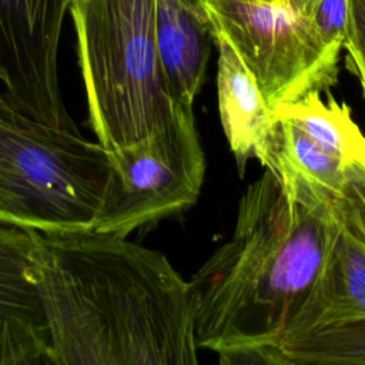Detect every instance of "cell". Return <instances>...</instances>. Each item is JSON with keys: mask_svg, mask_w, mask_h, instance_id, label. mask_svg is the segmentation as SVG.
Masks as SVG:
<instances>
[{"mask_svg": "<svg viewBox=\"0 0 365 365\" xmlns=\"http://www.w3.org/2000/svg\"><path fill=\"white\" fill-rule=\"evenodd\" d=\"M33 237L48 364L198 362L190 284L165 255L96 230Z\"/></svg>", "mask_w": 365, "mask_h": 365, "instance_id": "1", "label": "cell"}, {"mask_svg": "<svg viewBox=\"0 0 365 365\" xmlns=\"http://www.w3.org/2000/svg\"><path fill=\"white\" fill-rule=\"evenodd\" d=\"M331 198L272 170L240 198L234 231L188 281L194 336L220 364L285 365L278 344L328 255Z\"/></svg>", "mask_w": 365, "mask_h": 365, "instance_id": "2", "label": "cell"}, {"mask_svg": "<svg viewBox=\"0 0 365 365\" xmlns=\"http://www.w3.org/2000/svg\"><path fill=\"white\" fill-rule=\"evenodd\" d=\"M88 123L107 150L161 128L174 100L155 38V0H73Z\"/></svg>", "mask_w": 365, "mask_h": 365, "instance_id": "3", "label": "cell"}, {"mask_svg": "<svg viewBox=\"0 0 365 365\" xmlns=\"http://www.w3.org/2000/svg\"><path fill=\"white\" fill-rule=\"evenodd\" d=\"M110 178L108 150L46 124L0 93V224L37 232L93 230Z\"/></svg>", "mask_w": 365, "mask_h": 365, "instance_id": "4", "label": "cell"}, {"mask_svg": "<svg viewBox=\"0 0 365 365\" xmlns=\"http://www.w3.org/2000/svg\"><path fill=\"white\" fill-rule=\"evenodd\" d=\"M110 178L96 231L127 237L180 214L200 197L205 158L192 104L174 101L168 121L134 144L108 150Z\"/></svg>", "mask_w": 365, "mask_h": 365, "instance_id": "5", "label": "cell"}, {"mask_svg": "<svg viewBox=\"0 0 365 365\" xmlns=\"http://www.w3.org/2000/svg\"><path fill=\"white\" fill-rule=\"evenodd\" d=\"M197 4L211 33L234 47L272 111L336 84L341 51L322 41L311 19L265 0H197Z\"/></svg>", "mask_w": 365, "mask_h": 365, "instance_id": "6", "label": "cell"}, {"mask_svg": "<svg viewBox=\"0 0 365 365\" xmlns=\"http://www.w3.org/2000/svg\"><path fill=\"white\" fill-rule=\"evenodd\" d=\"M335 220L319 275L281 335L285 365L365 364V241Z\"/></svg>", "mask_w": 365, "mask_h": 365, "instance_id": "7", "label": "cell"}, {"mask_svg": "<svg viewBox=\"0 0 365 365\" xmlns=\"http://www.w3.org/2000/svg\"><path fill=\"white\" fill-rule=\"evenodd\" d=\"M70 0H0V81L20 111L80 131L66 110L58 48Z\"/></svg>", "mask_w": 365, "mask_h": 365, "instance_id": "8", "label": "cell"}, {"mask_svg": "<svg viewBox=\"0 0 365 365\" xmlns=\"http://www.w3.org/2000/svg\"><path fill=\"white\" fill-rule=\"evenodd\" d=\"M33 231L0 224V365L48 364L50 335L31 277Z\"/></svg>", "mask_w": 365, "mask_h": 365, "instance_id": "9", "label": "cell"}, {"mask_svg": "<svg viewBox=\"0 0 365 365\" xmlns=\"http://www.w3.org/2000/svg\"><path fill=\"white\" fill-rule=\"evenodd\" d=\"M211 34L218 50L217 96L220 120L235 157L237 170L242 175L251 158H257L265 167L272 147L277 118L234 47L221 34Z\"/></svg>", "mask_w": 365, "mask_h": 365, "instance_id": "10", "label": "cell"}, {"mask_svg": "<svg viewBox=\"0 0 365 365\" xmlns=\"http://www.w3.org/2000/svg\"><path fill=\"white\" fill-rule=\"evenodd\" d=\"M155 38L173 100L192 104L204 83L212 41L197 0H155Z\"/></svg>", "mask_w": 365, "mask_h": 365, "instance_id": "11", "label": "cell"}, {"mask_svg": "<svg viewBox=\"0 0 365 365\" xmlns=\"http://www.w3.org/2000/svg\"><path fill=\"white\" fill-rule=\"evenodd\" d=\"M275 118H287L345 165H365V135L354 121L351 108L329 93L327 100L311 91L299 100L277 107Z\"/></svg>", "mask_w": 365, "mask_h": 365, "instance_id": "12", "label": "cell"}, {"mask_svg": "<svg viewBox=\"0 0 365 365\" xmlns=\"http://www.w3.org/2000/svg\"><path fill=\"white\" fill-rule=\"evenodd\" d=\"M264 168L282 178L304 180L334 198L345 182L346 165L292 121L277 118L272 147Z\"/></svg>", "mask_w": 365, "mask_h": 365, "instance_id": "13", "label": "cell"}, {"mask_svg": "<svg viewBox=\"0 0 365 365\" xmlns=\"http://www.w3.org/2000/svg\"><path fill=\"white\" fill-rule=\"evenodd\" d=\"M335 217L365 241V165L349 164L341 192L331 198Z\"/></svg>", "mask_w": 365, "mask_h": 365, "instance_id": "14", "label": "cell"}, {"mask_svg": "<svg viewBox=\"0 0 365 365\" xmlns=\"http://www.w3.org/2000/svg\"><path fill=\"white\" fill-rule=\"evenodd\" d=\"M311 20L322 41L342 51L349 21V0H321Z\"/></svg>", "mask_w": 365, "mask_h": 365, "instance_id": "15", "label": "cell"}, {"mask_svg": "<svg viewBox=\"0 0 365 365\" xmlns=\"http://www.w3.org/2000/svg\"><path fill=\"white\" fill-rule=\"evenodd\" d=\"M352 70L359 78L365 97V0H349V21L344 41Z\"/></svg>", "mask_w": 365, "mask_h": 365, "instance_id": "16", "label": "cell"}, {"mask_svg": "<svg viewBox=\"0 0 365 365\" xmlns=\"http://www.w3.org/2000/svg\"><path fill=\"white\" fill-rule=\"evenodd\" d=\"M319 1L321 0H285L287 7H289L292 11H295L297 14H299L305 19L312 17Z\"/></svg>", "mask_w": 365, "mask_h": 365, "instance_id": "17", "label": "cell"}, {"mask_svg": "<svg viewBox=\"0 0 365 365\" xmlns=\"http://www.w3.org/2000/svg\"><path fill=\"white\" fill-rule=\"evenodd\" d=\"M265 1H271V3H277V4H281V6H285V7H287V3H285V0H265Z\"/></svg>", "mask_w": 365, "mask_h": 365, "instance_id": "18", "label": "cell"}, {"mask_svg": "<svg viewBox=\"0 0 365 365\" xmlns=\"http://www.w3.org/2000/svg\"><path fill=\"white\" fill-rule=\"evenodd\" d=\"M70 1H73V0H70Z\"/></svg>", "mask_w": 365, "mask_h": 365, "instance_id": "19", "label": "cell"}]
</instances>
